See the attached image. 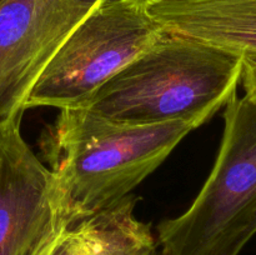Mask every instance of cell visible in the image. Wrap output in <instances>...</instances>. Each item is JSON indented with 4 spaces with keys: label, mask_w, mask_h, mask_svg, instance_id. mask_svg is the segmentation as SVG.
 <instances>
[{
    "label": "cell",
    "mask_w": 256,
    "mask_h": 255,
    "mask_svg": "<svg viewBox=\"0 0 256 255\" xmlns=\"http://www.w3.org/2000/svg\"><path fill=\"white\" fill-rule=\"evenodd\" d=\"M195 130L190 122L134 125L86 108L60 110L42 150L55 174L70 224L129 196Z\"/></svg>",
    "instance_id": "6da1fadb"
},
{
    "label": "cell",
    "mask_w": 256,
    "mask_h": 255,
    "mask_svg": "<svg viewBox=\"0 0 256 255\" xmlns=\"http://www.w3.org/2000/svg\"><path fill=\"white\" fill-rule=\"evenodd\" d=\"M242 75V55L165 32L79 106L124 124L198 129L236 96Z\"/></svg>",
    "instance_id": "7a4b0ae2"
},
{
    "label": "cell",
    "mask_w": 256,
    "mask_h": 255,
    "mask_svg": "<svg viewBox=\"0 0 256 255\" xmlns=\"http://www.w3.org/2000/svg\"><path fill=\"white\" fill-rule=\"evenodd\" d=\"M256 234V102L234 96L212 172L189 209L158 225L159 255H239Z\"/></svg>",
    "instance_id": "3957f363"
},
{
    "label": "cell",
    "mask_w": 256,
    "mask_h": 255,
    "mask_svg": "<svg viewBox=\"0 0 256 255\" xmlns=\"http://www.w3.org/2000/svg\"><path fill=\"white\" fill-rule=\"evenodd\" d=\"M164 32L135 0H105L60 45L28 95L24 110L79 106Z\"/></svg>",
    "instance_id": "277c9868"
},
{
    "label": "cell",
    "mask_w": 256,
    "mask_h": 255,
    "mask_svg": "<svg viewBox=\"0 0 256 255\" xmlns=\"http://www.w3.org/2000/svg\"><path fill=\"white\" fill-rule=\"evenodd\" d=\"M22 118L0 129V255H50L72 224L56 176L22 138Z\"/></svg>",
    "instance_id": "5b68a950"
},
{
    "label": "cell",
    "mask_w": 256,
    "mask_h": 255,
    "mask_svg": "<svg viewBox=\"0 0 256 255\" xmlns=\"http://www.w3.org/2000/svg\"><path fill=\"white\" fill-rule=\"evenodd\" d=\"M105 0H0V129L70 32Z\"/></svg>",
    "instance_id": "8992f818"
},
{
    "label": "cell",
    "mask_w": 256,
    "mask_h": 255,
    "mask_svg": "<svg viewBox=\"0 0 256 255\" xmlns=\"http://www.w3.org/2000/svg\"><path fill=\"white\" fill-rule=\"evenodd\" d=\"M146 10L165 32L256 56V0H162Z\"/></svg>",
    "instance_id": "52a82bcc"
},
{
    "label": "cell",
    "mask_w": 256,
    "mask_h": 255,
    "mask_svg": "<svg viewBox=\"0 0 256 255\" xmlns=\"http://www.w3.org/2000/svg\"><path fill=\"white\" fill-rule=\"evenodd\" d=\"M129 195L108 209L72 224L50 255H156L149 224L135 216Z\"/></svg>",
    "instance_id": "ba28073f"
},
{
    "label": "cell",
    "mask_w": 256,
    "mask_h": 255,
    "mask_svg": "<svg viewBox=\"0 0 256 255\" xmlns=\"http://www.w3.org/2000/svg\"><path fill=\"white\" fill-rule=\"evenodd\" d=\"M242 84L245 95L256 102V56H242Z\"/></svg>",
    "instance_id": "9c48e42d"
},
{
    "label": "cell",
    "mask_w": 256,
    "mask_h": 255,
    "mask_svg": "<svg viewBox=\"0 0 256 255\" xmlns=\"http://www.w3.org/2000/svg\"><path fill=\"white\" fill-rule=\"evenodd\" d=\"M136 2H139V4L144 5L145 8L149 6V5L154 4V2H162V0H135Z\"/></svg>",
    "instance_id": "30bf717a"
},
{
    "label": "cell",
    "mask_w": 256,
    "mask_h": 255,
    "mask_svg": "<svg viewBox=\"0 0 256 255\" xmlns=\"http://www.w3.org/2000/svg\"><path fill=\"white\" fill-rule=\"evenodd\" d=\"M156 255H159V250H158V254Z\"/></svg>",
    "instance_id": "8fae6325"
}]
</instances>
